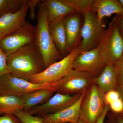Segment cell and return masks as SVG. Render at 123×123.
I'll return each mask as SVG.
<instances>
[{
  "label": "cell",
  "instance_id": "11",
  "mask_svg": "<svg viewBox=\"0 0 123 123\" xmlns=\"http://www.w3.org/2000/svg\"><path fill=\"white\" fill-rule=\"evenodd\" d=\"M106 64L100 54L99 47L97 46L78 54L73 62V69L89 73L95 76Z\"/></svg>",
  "mask_w": 123,
  "mask_h": 123
},
{
  "label": "cell",
  "instance_id": "24",
  "mask_svg": "<svg viewBox=\"0 0 123 123\" xmlns=\"http://www.w3.org/2000/svg\"><path fill=\"white\" fill-rule=\"evenodd\" d=\"M7 56L0 46V78L10 73L7 64Z\"/></svg>",
  "mask_w": 123,
  "mask_h": 123
},
{
  "label": "cell",
  "instance_id": "20",
  "mask_svg": "<svg viewBox=\"0 0 123 123\" xmlns=\"http://www.w3.org/2000/svg\"><path fill=\"white\" fill-rule=\"evenodd\" d=\"M23 109L21 97L0 96V115L13 114L18 110Z\"/></svg>",
  "mask_w": 123,
  "mask_h": 123
},
{
  "label": "cell",
  "instance_id": "1",
  "mask_svg": "<svg viewBox=\"0 0 123 123\" xmlns=\"http://www.w3.org/2000/svg\"><path fill=\"white\" fill-rule=\"evenodd\" d=\"M7 64L11 74L29 81L45 69L42 55L35 42L7 56Z\"/></svg>",
  "mask_w": 123,
  "mask_h": 123
},
{
  "label": "cell",
  "instance_id": "26",
  "mask_svg": "<svg viewBox=\"0 0 123 123\" xmlns=\"http://www.w3.org/2000/svg\"><path fill=\"white\" fill-rule=\"evenodd\" d=\"M105 98L106 103L108 105L111 103L120 98L121 96L118 91L113 90L105 94Z\"/></svg>",
  "mask_w": 123,
  "mask_h": 123
},
{
  "label": "cell",
  "instance_id": "6",
  "mask_svg": "<svg viewBox=\"0 0 123 123\" xmlns=\"http://www.w3.org/2000/svg\"><path fill=\"white\" fill-rule=\"evenodd\" d=\"M36 34V27L26 20L18 29L0 41V46L7 56L34 43Z\"/></svg>",
  "mask_w": 123,
  "mask_h": 123
},
{
  "label": "cell",
  "instance_id": "35",
  "mask_svg": "<svg viewBox=\"0 0 123 123\" xmlns=\"http://www.w3.org/2000/svg\"><path fill=\"white\" fill-rule=\"evenodd\" d=\"M119 117H120V118H121L123 119V111L122 112H121L120 113V115L119 116Z\"/></svg>",
  "mask_w": 123,
  "mask_h": 123
},
{
  "label": "cell",
  "instance_id": "18",
  "mask_svg": "<svg viewBox=\"0 0 123 123\" xmlns=\"http://www.w3.org/2000/svg\"><path fill=\"white\" fill-rule=\"evenodd\" d=\"M55 92L53 90L44 88L24 95L21 97L23 110L29 112L35 107L46 103Z\"/></svg>",
  "mask_w": 123,
  "mask_h": 123
},
{
  "label": "cell",
  "instance_id": "36",
  "mask_svg": "<svg viewBox=\"0 0 123 123\" xmlns=\"http://www.w3.org/2000/svg\"><path fill=\"white\" fill-rule=\"evenodd\" d=\"M119 1L123 7V0H119Z\"/></svg>",
  "mask_w": 123,
  "mask_h": 123
},
{
  "label": "cell",
  "instance_id": "29",
  "mask_svg": "<svg viewBox=\"0 0 123 123\" xmlns=\"http://www.w3.org/2000/svg\"><path fill=\"white\" fill-rule=\"evenodd\" d=\"M0 123H21L13 114L4 115L0 116Z\"/></svg>",
  "mask_w": 123,
  "mask_h": 123
},
{
  "label": "cell",
  "instance_id": "14",
  "mask_svg": "<svg viewBox=\"0 0 123 123\" xmlns=\"http://www.w3.org/2000/svg\"><path fill=\"white\" fill-rule=\"evenodd\" d=\"M87 90L82 92L78 101L69 107L57 113L42 116L44 123H71L78 120L80 119L81 104Z\"/></svg>",
  "mask_w": 123,
  "mask_h": 123
},
{
  "label": "cell",
  "instance_id": "19",
  "mask_svg": "<svg viewBox=\"0 0 123 123\" xmlns=\"http://www.w3.org/2000/svg\"><path fill=\"white\" fill-rule=\"evenodd\" d=\"M49 25L51 36L57 49L62 56L68 55L67 46V37L64 20Z\"/></svg>",
  "mask_w": 123,
  "mask_h": 123
},
{
  "label": "cell",
  "instance_id": "9",
  "mask_svg": "<svg viewBox=\"0 0 123 123\" xmlns=\"http://www.w3.org/2000/svg\"><path fill=\"white\" fill-rule=\"evenodd\" d=\"M83 16L82 41L80 45L82 52L90 50L97 47L104 30L102 23L99 21L93 11L87 12Z\"/></svg>",
  "mask_w": 123,
  "mask_h": 123
},
{
  "label": "cell",
  "instance_id": "8",
  "mask_svg": "<svg viewBox=\"0 0 123 123\" xmlns=\"http://www.w3.org/2000/svg\"><path fill=\"white\" fill-rule=\"evenodd\" d=\"M95 77L91 74L73 69L59 80L54 82L55 92L69 95L81 93L87 90Z\"/></svg>",
  "mask_w": 123,
  "mask_h": 123
},
{
  "label": "cell",
  "instance_id": "7",
  "mask_svg": "<svg viewBox=\"0 0 123 123\" xmlns=\"http://www.w3.org/2000/svg\"><path fill=\"white\" fill-rule=\"evenodd\" d=\"M44 88L54 90L53 83L35 84L15 76L10 73L0 78V96L21 97L34 91Z\"/></svg>",
  "mask_w": 123,
  "mask_h": 123
},
{
  "label": "cell",
  "instance_id": "5",
  "mask_svg": "<svg viewBox=\"0 0 123 123\" xmlns=\"http://www.w3.org/2000/svg\"><path fill=\"white\" fill-rule=\"evenodd\" d=\"M105 95L94 83H92L82 101L80 119L86 123H96L107 105Z\"/></svg>",
  "mask_w": 123,
  "mask_h": 123
},
{
  "label": "cell",
  "instance_id": "17",
  "mask_svg": "<svg viewBox=\"0 0 123 123\" xmlns=\"http://www.w3.org/2000/svg\"><path fill=\"white\" fill-rule=\"evenodd\" d=\"M92 9L101 23L104 18L112 14L123 16V7L119 1L94 0Z\"/></svg>",
  "mask_w": 123,
  "mask_h": 123
},
{
  "label": "cell",
  "instance_id": "12",
  "mask_svg": "<svg viewBox=\"0 0 123 123\" xmlns=\"http://www.w3.org/2000/svg\"><path fill=\"white\" fill-rule=\"evenodd\" d=\"M28 0L20 10L6 14L0 17V41L18 29L25 21L29 11Z\"/></svg>",
  "mask_w": 123,
  "mask_h": 123
},
{
  "label": "cell",
  "instance_id": "34",
  "mask_svg": "<svg viewBox=\"0 0 123 123\" xmlns=\"http://www.w3.org/2000/svg\"><path fill=\"white\" fill-rule=\"evenodd\" d=\"M86 123L82 120L81 119H79L78 120H77L76 122H74V123Z\"/></svg>",
  "mask_w": 123,
  "mask_h": 123
},
{
  "label": "cell",
  "instance_id": "25",
  "mask_svg": "<svg viewBox=\"0 0 123 123\" xmlns=\"http://www.w3.org/2000/svg\"><path fill=\"white\" fill-rule=\"evenodd\" d=\"M118 75V83L120 87L123 86V55L120 59L115 64Z\"/></svg>",
  "mask_w": 123,
  "mask_h": 123
},
{
  "label": "cell",
  "instance_id": "23",
  "mask_svg": "<svg viewBox=\"0 0 123 123\" xmlns=\"http://www.w3.org/2000/svg\"><path fill=\"white\" fill-rule=\"evenodd\" d=\"M13 115L21 123H44L43 117L33 115L23 109L16 111Z\"/></svg>",
  "mask_w": 123,
  "mask_h": 123
},
{
  "label": "cell",
  "instance_id": "30",
  "mask_svg": "<svg viewBox=\"0 0 123 123\" xmlns=\"http://www.w3.org/2000/svg\"><path fill=\"white\" fill-rule=\"evenodd\" d=\"M110 108L109 106L108 105H107L105 107V110L104 111L103 113L98 119L96 123H104L105 118L107 114L108 111L110 110Z\"/></svg>",
  "mask_w": 123,
  "mask_h": 123
},
{
  "label": "cell",
  "instance_id": "13",
  "mask_svg": "<svg viewBox=\"0 0 123 123\" xmlns=\"http://www.w3.org/2000/svg\"><path fill=\"white\" fill-rule=\"evenodd\" d=\"M76 12L69 14L64 19L68 54L79 46L78 43L81 38L80 18Z\"/></svg>",
  "mask_w": 123,
  "mask_h": 123
},
{
  "label": "cell",
  "instance_id": "4",
  "mask_svg": "<svg viewBox=\"0 0 123 123\" xmlns=\"http://www.w3.org/2000/svg\"><path fill=\"white\" fill-rule=\"evenodd\" d=\"M82 52L80 45L59 61L51 64L43 71L33 76L29 81L38 84H51L63 78L73 70L75 57Z\"/></svg>",
  "mask_w": 123,
  "mask_h": 123
},
{
  "label": "cell",
  "instance_id": "16",
  "mask_svg": "<svg viewBox=\"0 0 123 123\" xmlns=\"http://www.w3.org/2000/svg\"><path fill=\"white\" fill-rule=\"evenodd\" d=\"M93 83L105 94L115 90L118 83V75L114 65L111 63L106 64L101 73L94 77Z\"/></svg>",
  "mask_w": 123,
  "mask_h": 123
},
{
  "label": "cell",
  "instance_id": "31",
  "mask_svg": "<svg viewBox=\"0 0 123 123\" xmlns=\"http://www.w3.org/2000/svg\"><path fill=\"white\" fill-rule=\"evenodd\" d=\"M115 18L117 23L123 35V16L116 15Z\"/></svg>",
  "mask_w": 123,
  "mask_h": 123
},
{
  "label": "cell",
  "instance_id": "21",
  "mask_svg": "<svg viewBox=\"0 0 123 123\" xmlns=\"http://www.w3.org/2000/svg\"><path fill=\"white\" fill-rule=\"evenodd\" d=\"M26 0H0V17L20 10Z\"/></svg>",
  "mask_w": 123,
  "mask_h": 123
},
{
  "label": "cell",
  "instance_id": "10",
  "mask_svg": "<svg viewBox=\"0 0 123 123\" xmlns=\"http://www.w3.org/2000/svg\"><path fill=\"white\" fill-rule=\"evenodd\" d=\"M82 92L73 95L56 93L46 103L35 107L29 112L33 115L43 116L60 112L75 103Z\"/></svg>",
  "mask_w": 123,
  "mask_h": 123
},
{
  "label": "cell",
  "instance_id": "27",
  "mask_svg": "<svg viewBox=\"0 0 123 123\" xmlns=\"http://www.w3.org/2000/svg\"><path fill=\"white\" fill-rule=\"evenodd\" d=\"M39 0H28L29 6V16L31 20H34L35 19L36 14L35 9L40 2Z\"/></svg>",
  "mask_w": 123,
  "mask_h": 123
},
{
  "label": "cell",
  "instance_id": "33",
  "mask_svg": "<svg viewBox=\"0 0 123 123\" xmlns=\"http://www.w3.org/2000/svg\"><path fill=\"white\" fill-rule=\"evenodd\" d=\"M115 123H123V119L119 117Z\"/></svg>",
  "mask_w": 123,
  "mask_h": 123
},
{
  "label": "cell",
  "instance_id": "15",
  "mask_svg": "<svg viewBox=\"0 0 123 123\" xmlns=\"http://www.w3.org/2000/svg\"><path fill=\"white\" fill-rule=\"evenodd\" d=\"M41 2L47 11L49 25L62 21L67 15L76 12L62 0H43Z\"/></svg>",
  "mask_w": 123,
  "mask_h": 123
},
{
  "label": "cell",
  "instance_id": "32",
  "mask_svg": "<svg viewBox=\"0 0 123 123\" xmlns=\"http://www.w3.org/2000/svg\"><path fill=\"white\" fill-rule=\"evenodd\" d=\"M119 91L118 92L120 94V96L123 100V86L120 87Z\"/></svg>",
  "mask_w": 123,
  "mask_h": 123
},
{
  "label": "cell",
  "instance_id": "22",
  "mask_svg": "<svg viewBox=\"0 0 123 123\" xmlns=\"http://www.w3.org/2000/svg\"><path fill=\"white\" fill-rule=\"evenodd\" d=\"M70 5L77 12L81 15L91 11H93L94 0H62Z\"/></svg>",
  "mask_w": 123,
  "mask_h": 123
},
{
  "label": "cell",
  "instance_id": "28",
  "mask_svg": "<svg viewBox=\"0 0 123 123\" xmlns=\"http://www.w3.org/2000/svg\"><path fill=\"white\" fill-rule=\"evenodd\" d=\"M110 108L115 112L121 113L123 111V100L121 97L108 105Z\"/></svg>",
  "mask_w": 123,
  "mask_h": 123
},
{
  "label": "cell",
  "instance_id": "3",
  "mask_svg": "<svg viewBox=\"0 0 123 123\" xmlns=\"http://www.w3.org/2000/svg\"><path fill=\"white\" fill-rule=\"evenodd\" d=\"M97 46L106 64L114 65L123 55V35L115 17L104 30Z\"/></svg>",
  "mask_w": 123,
  "mask_h": 123
},
{
  "label": "cell",
  "instance_id": "2",
  "mask_svg": "<svg viewBox=\"0 0 123 123\" xmlns=\"http://www.w3.org/2000/svg\"><path fill=\"white\" fill-rule=\"evenodd\" d=\"M35 43L42 55L45 69L56 62L62 56L57 49L49 30L47 14L41 1L38 5Z\"/></svg>",
  "mask_w": 123,
  "mask_h": 123
}]
</instances>
